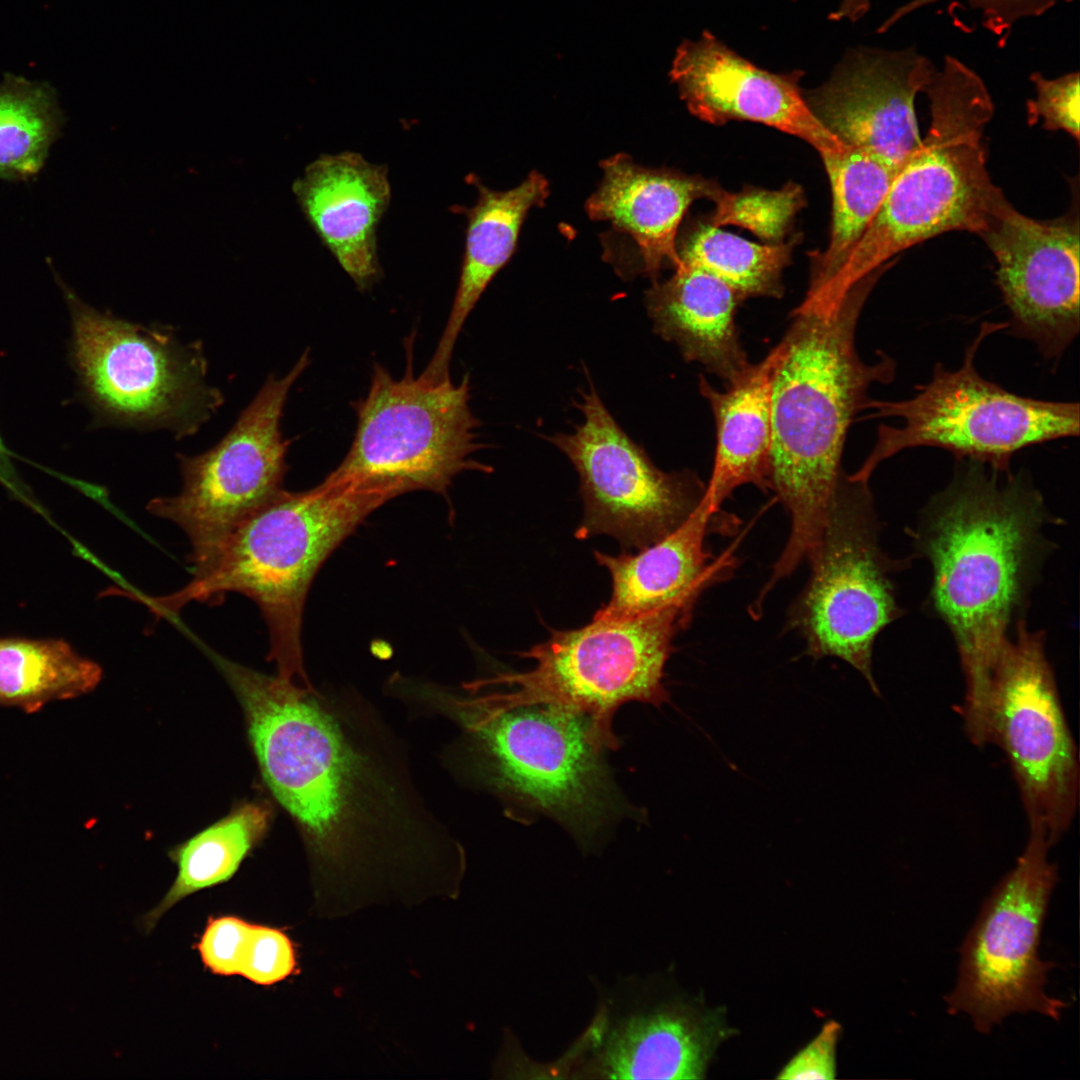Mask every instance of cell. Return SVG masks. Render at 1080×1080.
<instances>
[{
	"label": "cell",
	"instance_id": "52a82bcc",
	"mask_svg": "<svg viewBox=\"0 0 1080 1080\" xmlns=\"http://www.w3.org/2000/svg\"><path fill=\"white\" fill-rule=\"evenodd\" d=\"M695 604H670L625 620L592 619L519 653L534 661L524 672L502 673L484 685L505 692L484 694L502 707L554 704L586 715L607 749L619 745L612 731L616 710L630 701L659 707L670 702L664 671L675 635Z\"/></svg>",
	"mask_w": 1080,
	"mask_h": 1080
},
{
	"label": "cell",
	"instance_id": "f1b7e54d",
	"mask_svg": "<svg viewBox=\"0 0 1080 1080\" xmlns=\"http://www.w3.org/2000/svg\"><path fill=\"white\" fill-rule=\"evenodd\" d=\"M63 124V111L49 83L5 74L0 83V178L35 176Z\"/></svg>",
	"mask_w": 1080,
	"mask_h": 1080
},
{
	"label": "cell",
	"instance_id": "cb8c5ba5",
	"mask_svg": "<svg viewBox=\"0 0 1080 1080\" xmlns=\"http://www.w3.org/2000/svg\"><path fill=\"white\" fill-rule=\"evenodd\" d=\"M478 189L472 207H457L465 214V251L450 314L438 345L421 375L430 381L449 377L451 356L459 334L483 292L515 250L522 223L532 207H541L549 195L546 178L533 171L507 191L487 188L470 176Z\"/></svg>",
	"mask_w": 1080,
	"mask_h": 1080
},
{
	"label": "cell",
	"instance_id": "5bb4252c",
	"mask_svg": "<svg viewBox=\"0 0 1080 1080\" xmlns=\"http://www.w3.org/2000/svg\"><path fill=\"white\" fill-rule=\"evenodd\" d=\"M309 362L305 351L287 374L270 375L213 447L197 455L177 454L181 491L147 504L151 514L184 531L194 570L284 490L290 442L282 436L281 420L289 392Z\"/></svg>",
	"mask_w": 1080,
	"mask_h": 1080
},
{
	"label": "cell",
	"instance_id": "d6a6232c",
	"mask_svg": "<svg viewBox=\"0 0 1080 1080\" xmlns=\"http://www.w3.org/2000/svg\"><path fill=\"white\" fill-rule=\"evenodd\" d=\"M295 948L280 929L252 925L240 976L258 985H273L296 972Z\"/></svg>",
	"mask_w": 1080,
	"mask_h": 1080
},
{
	"label": "cell",
	"instance_id": "d4e9b609",
	"mask_svg": "<svg viewBox=\"0 0 1080 1080\" xmlns=\"http://www.w3.org/2000/svg\"><path fill=\"white\" fill-rule=\"evenodd\" d=\"M773 349L725 391L699 377L700 393L716 423V452L704 501L721 511L723 502L742 485L770 489L772 449L771 374Z\"/></svg>",
	"mask_w": 1080,
	"mask_h": 1080
},
{
	"label": "cell",
	"instance_id": "277c9868",
	"mask_svg": "<svg viewBox=\"0 0 1080 1080\" xmlns=\"http://www.w3.org/2000/svg\"><path fill=\"white\" fill-rule=\"evenodd\" d=\"M394 497L329 477L306 491L283 490L241 523L183 588L157 597H130L160 619L190 602L243 594L258 605L266 622L268 660L276 664L277 674L306 680L301 627L311 582L340 543Z\"/></svg>",
	"mask_w": 1080,
	"mask_h": 1080
},
{
	"label": "cell",
	"instance_id": "ba28073f",
	"mask_svg": "<svg viewBox=\"0 0 1080 1080\" xmlns=\"http://www.w3.org/2000/svg\"><path fill=\"white\" fill-rule=\"evenodd\" d=\"M72 315L73 351L91 402L119 426L164 429L177 439L197 433L224 403L207 382L200 341L174 329L101 312L61 283Z\"/></svg>",
	"mask_w": 1080,
	"mask_h": 1080
},
{
	"label": "cell",
	"instance_id": "ac0fdd59",
	"mask_svg": "<svg viewBox=\"0 0 1080 1080\" xmlns=\"http://www.w3.org/2000/svg\"><path fill=\"white\" fill-rule=\"evenodd\" d=\"M936 71L915 48H857L805 99L818 120L847 145L901 168L921 137L915 98Z\"/></svg>",
	"mask_w": 1080,
	"mask_h": 1080
},
{
	"label": "cell",
	"instance_id": "7402d4cb",
	"mask_svg": "<svg viewBox=\"0 0 1080 1080\" xmlns=\"http://www.w3.org/2000/svg\"><path fill=\"white\" fill-rule=\"evenodd\" d=\"M604 177L586 202L593 220L609 221L615 232L630 237L638 256L634 273L657 281L663 264L681 265L676 235L691 203L714 201L723 188L699 176L637 165L625 154L601 162Z\"/></svg>",
	"mask_w": 1080,
	"mask_h": 1080
},
{
	"label": "cell",
	"instance_id": "83f0119b",
	"mask_svg": "<svg viewBox=\"0 0 1080 1080\" xmlns=\"http://www.w3.org/2000/svg\"><path fill=\"white\" fill-rule=\"evenodd\" d=\"M101 678V667L63 640L0 638V704L36 712L92 691Z\"/></svg>",
	"mask_w": 1080,
	"mask_h": 1080
},
{
	"label": "cell",
	"instance_id": "2e32d148",
	"mask_svg": "<svg viewBox=\"0 0 1080 1080\" xmlns=\"http://www.w3.org/2000/svg\"><path fill=\"white\" fill-rule=\"evenodd\" d=\"M732 1030L720 1009L627 977L602 990L591 1023L556 1064L577 1079H702Z\"/></svg>",
	"mask_w": 1080,
	"mask_h": 1080
},
{
	"label": "cell",
	"instance_id": "603a6c76",
	"mask_svg": "<svg viewBox=\"0 0 1080 1080\" xmlns=\"http://www.w3.org/2000/svg\"><path fill=\"white\" fill-rule=\"evenodd\" d=\"M742 301L723 280L683 263L672 277L653 282L645 293L654 331L675 344L684 359L701 364L728 384L751 366L735 320Z\"/></svg>",
	"mask_w": 1080,
	"mask_h": 1080
},
{
	"label": "cell",
	"instance_id": "8d00e7d4",
	"mask_svg": "<svg viewBox=\"0 0 1080 1080\" xmlns=\"http://www.w3.org/2000/svg\"><path fill=\"white\" fill-rule=\"evenodd\" d=\"M0 482L13 492L17 497L34 506V501L29 490L18 477L12 462L10 453L0 437Z\"/></svg>",
	"mask_w": 1080,
	"mask_h": 1080
},
{
	"label": "cell",
	"instance_id": "ffe728a7",
	"mask_svg": "<svg viewBox=\"0 0 1080 1080\" xmlns=\"http://www.w3.org/2000/svg\"><path fill=\"white\" fill-rule=\"evenodd\" d=\"M292 191L323 245L360 290L381 275L377 227L391 188L385 165L344 151L322 154L308 164Z\"/></svg>",
	"mask_w": 1080,
	"mask_h": 1080
},
{
	"label": "cell",
	"instance_id": "836d02e7",
	"mask_svg": "<svg viewBox=\"0 0 1080 1080\" xmlns=\"http://www.w3.org/2000/svg\"><path fill=\"white\" fill-rule=\"evenodd\" d=\"M942 0H910L887 17L877 32L884 33L908 14ZM969 7L978 10L983 26L1004 46L1013 25L1022 18L1041 16L1057 0H967Z\"/></svg>",
	"mask_w": 1080,
	"mask_h": 1080
},
{
	"label": "cell",
	"instance_id": "5b68a950",
	"mask_svg": "<svg viewBox=\"0 0 1080 1080\" xmlns=\"http://www.w3.org/2000/svg\"><path fill=\"white\" fill-rule=\"evenodd\" d=\"M417 712L460 731L446 763L489 790L589 835L615 810L603 750L584 714L554 704L502 707L470 687H418Z\"/></svg>",
	"mask_w": 1080,
	"mask_h": 1080
},
{
	"label": "cell",
	"instance_id": "9c48e42d",
	"mask_svg": "<svg viewBox=\"0 0 1080 1080\" xmlns=\"http://www.w3.org/2000/svg\"><path fill=\"white\" fill-rule=\"evenodd\" d=\"M400 379L375 364L365 397L353 403L357 425L351 446L328 477L392 493L447 491L466 470L490 473L472 458L481 449L470 381L414 376L411 345Z\"/></svg>",
	"mask_w": 1080,
	"mask_h": 1080
},
{
	"label": "cell",
	"instance_id": "6da1fadb",
	"mask_svg": "<svg viewBox=\"0 0 1080 1080\" xmlns=\"http://www.w3.org/2000/svg\"><path fill=\"white\" fill-rule=\"evenodd\" d=\"M262 778L294 820L320 893L463 871L462 847L426 806L407 753L356 696L217 657Z\"/></svg>",
	"mask_w": 1080,
	"mask_h": 1080
},
{
	"label": "cell",
	"instance_id": "d6986e66",
	"mask_svg": "<svg viewBox=\"0 0 1080 1080\" xmlns=\"http://www.w3.org/2000/svg\"><path fill=\"white\" fill-rule=\"evenodd\" d=\"M670 75L690 112L703 121L761 123L804 140L820 155L845 146L810 109L801 72L759 68L710 33L680 45Z\"/></svg>",
	"mask_w": 1080,
	"mask_h": 1080
},
{
	"label": "cell",
	"instance_id": "d590c367",
	"mask_svg": "<svg viewBox=\"0 0 1080 1080\" xmlns=\"http://www.w3.org/2000/svg\"><path fill=\"white\" fill-rule=\"evenodd\" d=\"M841 1025L831 1020L780 1070L778 1079H823L836 1077V1047Z\"/></svg>",
	"mask_w": 1080,
	"mask_h": 1080
},
{
	"label": "cell",
	"instance_id": "4fadbf2b",
	"mask_svg": "<svg viewBox=\"0 0 1080 1080\" xmlns=\"http://www.w3.org/2000/svg\"><path fill=\"white\" fill-rule=\"evenodd\" d=\"M1045 835L1029 830L1014 867L999 881L966 937L950 1013L966 1014L988 1033L1013 1013L1058 1020L1065 1007L1045 991L1052 963L1040 957L1041 931L1058 879Z\"/></svg>",
	"mask_w": 1080,
	"mask_h": 1080
},
{
	"label": "cell",
	"instance_id": "7c38bea8",
	"mask_svg": "<svg viewBox=\"0 0 1080 1080\" xmlns=\"http://www.w3.org/2000/svg\"><path fill=\"white\" fill-rule=\"evenodd\" d=\"M987 743L1006 756L1029 830L1054 846L1078 810L1079 755L1044 634L1029 631L1023 619L1014 638L1001 644L991 672Z\"/></svg>",
	"mask_w": 1080,
	"mask_h": 1080
},
{
	"label": "cell",
	"instance_id": "4316f807",
	"mask_svg": "<svg viewBox=\"0 0 1080 1080\" xmlns=\"http://www.w3.org/2000/svg\"><path fill=\"white\" fill-rule=\"evenodd\" d=\"M272 816L273 809L267 801H245L175 847L170 857L177 865V876L160 903L145 917L146 928H152L187 896L231 879L263 840Z\"/></svg>",
	"mask_w": 1080,
	"mask_h": 1080
},
{
	"label": "cell",
	"instance_id": "9a60e30c",
	"mask_svg": "<svg viewBox=\"0 0 1080 1080\" xmlns=\"http://www.w3.org/2000/svg\"><path fill=\"white\" fill-rule=\"evenodd\" d=\"M575 406L582 421L547 439L572 463L580 479L583 518L577 539L608 535L628 552L677 529L697 508L706 485L690 470L666 472L620 427L594 385Z\"/></svg>",
	"mask_w": 1080,
	"mask_h": 1080
},
{
	"label": "cell",
	"instance_id": "8992f818",
	"mask_svg": "<svg viewBox=\"0 0 1080 1080\" xmlns=\"http://www.w3.org/2000/svg\"><path fill=\"white\" fill-rule=\"evenodd\" d=\"M923 92L931 115L928 131L826 295L880 276L890 258L939 234L980 235L1007 200L987 170L984 131L995 109L982 78L947 55Z\"/></svg>",
	"mask_w": 1080,
	"mask_h": 1080
},
{
	"label": "cell",
	"instance_id": "8fae6325",
	"mask_svg": "<svg viewBox=\"0 0 1080 1080\" xmlns=\"http://www.w3.org/2000/svg\"><path fill=\"white\" fill-rule=\"evenodd\" d=\"M807 561L810 577L790 608V627L805 640L808 656L845 661L879 695L874 642L902 611L890 577L894 567L879 545L866 481L849 475Z\"/></svg>",
	"mask_w": 1080,
	"mask_h": 1080
},
{
	"label": "cell",
	"instance_id": "30bf717a",
	"mask_svg": "<svg viewBox=\"0 0 1080 1080\" xmlns=\"http://www.w3.org/2000/svg\"><path fill=\"white\" fill-rule=\"evenodd\" d=\"M982 324L957 370L937 364L931 380L901 401H870L877 417H896L899 426L881 425L876 444L852 476L868 481L875 467L900 451L936 447L959 459L1009 470L1014 453L1031 445L1079 435L1077 402L1044 401L1013 394L984 379L975 367L982 341L1006 327Z\"/></svg>",
	"mask_w": 1080,
	"mask_h": 1080
},
{
	"label": "cell",
	"instance_id": "4dcf8cb0",
	"mask_svg": "<svg viewBox=\"0 0 1080 1080\" xmlns=\"http://www.w3.org/2000/svg\"><path fill=\"white\" fill-rule=\"evenodd\" d=\"M713 202L710 224L736 225L775 244L783 242L805 198L799 185L788 183L779 190L746 187L731 193L723 189Z\"/></svg>",
	"mask_w": 1080,
	"mask_h": 1080
},
{
	"label": "cell",
	"instance_id": "e575fe53",
	"mask_svg": "<svg viewBox=\"0 0 1080 1080\" xmlns=\"http://www.w3.org/2000/svg\"><path fill=\"white\" fill-rule=\"evenodd\" d=\"M252 924L234 916L211 919L198 943L202 962L214 974L240 975Z\"/></svg>",
	"mask_w": 1080,
	"mask_h": 1080
},
{
	"label": "cell",
	"instance_id": "f546056e",
	"mask_svg": "<svg viewBox=\"0 0 1080 1080\" xmlns=\"http://www.w3.org/2000/svg\"><path fill=\"white\" fill-rule=\"evenodd\" d=\"M797 239L757 244L707 223H699L682 241L681 263L698 267L730 285L743 300L783 295L782 272Z\"/></svg>",
	"mask_w": 1080,
	"mask_h": 1080
},
{
	"label": "cell",
	"instance_id": "1f68e13d",
	"mask_svg": "<svg viewBox=\"0 0 1080 1080\" xmlns=\"http://www.w3.org/2000/svg\"><path fill=\"white\" fill-rule=\"evenodd\" d=\"M1036 98L1027 101V120L1030 125L1043 120L1047 130H1063L1080 140V87L1079 73L1070 72L1055 79H1047L1040 72H1033Z\"/></svg>",
	"mask_w": 1080,
	"mask_h": 1080
},
{
	"label": "cell",
	"instance_id": "74e56055",
	"mask_svg": "<svg viewBox=\"0 0 1080 1080\" xmlns=\"http://www.w3.org/2000/svg\"><path fill=\"white\" fill-rule=\"evenodd\" d=\"M871 0H842L836 11L831 15L833 20L858 21L870 9Z\"/></svg>",
	"mask_w": 1080,
	"mask_h": 1080
},
{
	"label": "cell",
	"instance_id": "484cf974",
	"mask_svg": "<svg viewBox=\"0 0 1080 1080\" xmlns=\"http://www.w3.org/2000/svg\"><path fill=\"white\" fill-rule=\"evenodd\" d=\"M821 158L831 185L832 225L826 249L810 254L804 302L818 299L837 277L901 169L866 149L847 144Z\"/></svg>",
	"mask_w": 1080,
	"mask_h": 1080
},
{
	"label": "cell",
	"instance_id": "44dd1931",
	"mask_svg": "<svg viewBox=\"0 0 1080 1080\" xmlns=\"http://www.w3.org/2000/svg\"><path fill=\"white\" fill-rule=\"evenodd\" d=\"M721 512L702 499L677 529L635 554L613 556L595 550V560L610 573L612 594L593 618L625 620L670 604H696L700 594L727 577L734 565L730 554L714 558L706 545L709 534L729 527Z\"/></svg>",
	"mask_w": 1080,
	"mask_h": 1080
},
{
	"label": "cell",
	"instance_id": "3957f363",
	"mask_svg": "<svg viewBox=\"0 0 1080 1080\" xmlns=\"http://www.w3.org/2000/svg\"><path fill=\"white\" fill-rule=\"evenodd\" d=\"M1047 520L1026 480L966 459L918 526L916 545L933 570L931 603L958 648L966 716L986 708L998 650L1043 557Z\"/></svg>",
	"mask_w": 1080,
	"mask_h": 1080
},
{
	"label": "cell",
	"instance_id": "e0dca14e",
	"mask_svg": "<svg viewBox=\"0 0 1080 1080\" xmlns=\"http://www.w3.org/2000/svg\"><path fill=\"white\" fill-rule=\"evenodd\" d=\"M1063 216L1038 221L1008 200L979 236L997 261L1011 329L1047 359H1058L1080 328L1078 196Z\"/></svg>",
	"mask_w": 1080,
	"mask_h": 1080
},
{
	"label": "cell",
	"instance_id": "7a4b0ae2",
	"mask_svg": "<svg viewBox=\"0 0 1080 1080\" xmlns=\"http://www.w3.org/2000/svg\"><path fill=\"white\" fill-rule=\"evenodd\" d=\"M872 288L858 284L829 305H799L773 348L770 489L791 526L770 587L808 560L817 545L830 505L849 479L842 469L849 427L871 401L869 388L895 376L893 359L881 353L870 364L856 350L857 323Z\"/></svg>",
	"mask_w": 1080,
	"mask_h": 1080
}]
</instances>
